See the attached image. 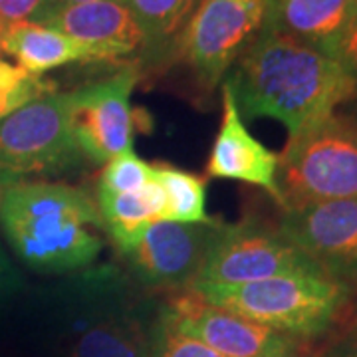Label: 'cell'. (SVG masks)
Here are the masks:
<instances>
[{
	"mask_svg": "<svg viewBox=\"0 0 357 357\" xmlns=\"http://www.w3.org/2000/svg\"><path fill=\"white\" fill-rule=\"evenodd\" d=\"M227 79L248 119H276L290 135L357 96L356 82L335 60L268 20Z\"/></svg>",
	"mask_w": 357,
	"mask_h": 357,
	"instance_id": "obj_1",
	"label": "cell"
},
{
	"mask_svg": "<svg viewBox=\"0 0 357 357\" xmlns=\"http://www.w3.org/2000/svg\"><path fill=\"white\" fill-rule=\"evenodd\" d=\"M0 227L26 266L40 272H77L91 266L105 230L88 192L48 181L0 189Z\"/></svg>",
	"mask_w": 357,
	"mask_h": 357,
	"instance_id": "obj_2",
	"label": "cell"
},
{
	"mask_svg": "<svg viewBox=\"0 0 357 357\" xmlns=\"http://www.w3.org/2000/svg\"><path fill=\"white\" fill-rule=\"evenodd\" d=\"M64 357H153L161 306L123 270L102 264L60 286Z\"/></svg>",
	"mask_w": 357,
	"mask_h": 357,
	"instance_id": "obj_3",
	"label": "cell"
},
{
	"mask_svg": "<svg viewBox=\"0 0 357 357\" xmlns=\"http://www.w3.org/2000/svg\"><path fill=\"white\" fill-rule=\"evenodd\" d=\"M192 294L300 342L332 330L349 302L351 288L316 268L286 272L236 288Z\"/></svg>",
	"mask_w": 357,
	"mask_h": 357,
	"instance_id": "obj_4",
	"label": "cell"
},
{
	"mask_svg": "<svg viewBox=\"0 0 357 357\" xmlns=\"http://www.w3.org/2000/svg\"><path fill=\"white\" fill-rule=\"evenodd\" d=\"M282 208L357 199V121L332 114L290 135L278 155Z\"/></svg>",
	"mask_w": 357,
	"mask_h": 357,
	"instance_id": "obj_5",
	"label": "cell"
},
{
	"mask_svg": "<svg viewBox=\"0 0 357 357\" xmlns=\"http://www.w3.org/2000/svg\"><path fill=\"white\" fill-rule=\"evenodd\" d=\"M68 93L50 91L0 119V189L82 165Z\"/></svg>",
	"mask_w": 357,
	"mask_h": 357,
	"instance_id": "obj_6",
	"label": "cell"
},
{
	"mask_svg": "<svg viewBox=\"0 0 357 357\" xmlns=\"http://www.w3.org/2000/svg\"><path fill=\"white\" fill-rule=\"evenodd\" d=\"M268 8L270 0H199L177 42V60L213 91L262 30Z\"/></svg>",
	"mask_w": 357,
	"mask_h": 357,
	"instance_id": "obj_7",
	"label": "cell"
},
{
	"mask_svg": "<svg viewBox=\"0 0 357 357\" xmlns=\"http://www.w3.org/2000/svg\"><path fill=\"white\" fill-rule=\"evenodd\" d=\"M316 268L280 229H272L258 220H243L236 225L222 222L197 280L187 292L236 288L286 272Z\"/></svg>",
	"mask_w": 357,
	"mask_h": 357,
	"instance_id": "obj_8",
	"label": "cell"
},
{
	"mask_svg": "<svg viewBox=\"0 0 357 357\" xmlns=\"http://www.w3.org/2000/svg\"><path fill=\"white\" fill-rule=\"evenodd\" d=\"M222 227L213 222H153L119 250L128 274L147 290H189Z\"/></svg>",
	"mask_w": 357,
	"mask_h": 357,
	"instance_id": "obj_9",
	"label": "cell"
},
{
	"mask_svg": "<svg viewBox=\"0 0 357 357\" xmlns=\"http://www.w3.org/2000/svg\"><path fill=\"white\" fill-rule=\"evenodd\" d=\"M141 77L139 64H129L102 82L68 91L77 147L91 163H107L133 149L135 117L131 93Z\"/></svg>",
	"mask_w": 357,
	"mask_h": 357,
	"instance_id": "obj_10",
	"label": "cell"
},
{
	"mask_svg": "<svg viewBox=\"0 0 357 357\" xmlns=\"http://www.w3.org/2000/svg\"><path fill=\"white\" fill-rule=\"evenodd\" d=\"M161 316L177 332L199 340L225 357H298L300 342L229 310L183 292L161 307Z\"/></svg>",
	"mask_w": 357,
	"mask_h": 357,
	"instance_id": "obj_11",
	"label": "cell"
},
{
	"mask_svg": "<svg viewBox=\"0 0 357 357\" xmlns=\"http://www.w3.org/2000/svg\"><path fill=\"white\" fill-rule=\"evenodd\" d=\"M278 229L321 272L347 288L357 286V199L284 211Z\"/></svg>",
	"mask_w": 357,
	"mask_h": 357,
	"instance_id": "obj_12",
	"label": "cell"
},
{
	"mask_svg": "<svg viewBox=\"0 0 357 357\" xmlns=\"http://www.w3.org/2000/svg\"><path fill=\"white\" fill-rule=\"evenodd\" d=\"M206 175L260 187L282 204L278 153L270 151L246 129L229 79L222 82V117L206 163Z\"/></svg>",
	"mask_w": 357,
	"mask_h": 357,
	"instance_id": "obj_13",
	"label": "cell"
},
{
	"mask_svg": "<svg viewBox=\"0 0 357 357\" xmlns=\"http://www.w3.org/2000/svg\"><path fill=\"white\" fill-rule=\"evenodd\" d=\"M40 24L52 26L84 44L96 62L121 60L143 46L139 26L123 0L74 4L50 14Z\"/></svg>",
	"mask_w": 357,
	"mask_h": 357,
	"instance_id": "obj_14",
	"label": "cell"
},
{
	"mask_svg": "<svg viewBox=\"0 0 357 357\" xmlns=\"http://www.w3.org/2000/svg\"><path fill=\"white\" fill-rule=\"evenodd\" d=\"M0 52L13 56L30 76H42L62 66L96 62L91 52L77 40L66 36L52 26L36 22H18L8 26L2 34Z\"/></svg>",
	"mask_w": 357,
	"mask_h": 357,
	"instance_id": "obj_15",
	"label": "cell"
},
{
	"mask_svg": "<svg viewBox=\"0 0 357 357\" xmlns=\"http://www.w3.org/2000/svg\"><path fill=\"white\" fill-rule=\"evenodd\" d=\"M356 0H270L268 22L330 56Z\"/></svg>",
	"mask_w": 357,
	"mask_h": 357,
	"instance_id": "obj_16",
	"label": "cell"
},
{
	"mask_svg": "<svg viewBox=\"0 0 357 357\" xmlns=\"http://www.w3.org/2000/svg\"><path fill=\"white\" fill-rule=\"evenodd\" d=\"M96 203L103 218L105 232L114 241L117 250L126 248L145 227L165 220L167 215V195L155 177L135 192L112 195L98 191Z\"/></svg>",
	"mask_w": 357,
	"mask_h": 357,
	"instance_id": "obj_17",
	"label": "cell"
},
{
	"mask_svg": "<svg viewBox=\"0 0 357 357\" xmlns=\"http://www.w3.org/2000/svg\"><path fill=\"white\" fill-rule=\"evenodd\" d=\"M143 34V60L161 66L175 56L177 42L199 0H123Z\"/></svg>",
	"mask_w": 357,
	"mask_h": 357,
	"instance_id": "obj_18",
	"label": "cell"
},
{
	"mask_svg": "<svg viewBox=\"0 0 357 357\" xmlns=\"http://www.w3.org/2000/svg\"><path fill=\"white\" fill-rule=\"evenodd\" d=\"M151 169L167 195V222L215 220L206 215V178L167 163H153Z\"/></svg>",
	"mask_w": 357,
	"mask_h": 357,
	"instance_id": "obj_19",
	"label": "cell"
},
{
	"mask_svg": "<svg viewBox=\"0 0 357 357\" xmlns=\"http://www.w3.org/2000/svg\"><path fill=\"white\" fill-rule=\"evenodd\" d=\"M151 177H153L151 165L143 161L133 149H129L105 163L100 175L98 191L112 192V195L135 192Z\"/></svg>",
	"mask_w": 357,
	"mask_h": 357,
	"instance_id": "obj_20",
	"label": "cell"
},
{
	"mask_svg": "<svg viewBox=\"0 0 357 357\" xmlns=\"http://www.w3.org/2000/svg\"><path fill=\"white\" fill-rule=\"evenodd\" d=\"M163 307V306H161ZM153 357H225L213 351L211 347L201 344L199 340H192L185 333L177 332L171 328L161 316L159 328H157V337H155Z\"/></svg>",
	"mask_w": 357,
	"mask_h": 357,
	"instance_id": "obj_21",
	"label": "cell"
},
{
	"mask_svg": "<svg viewBox=\"0 0 357 357\" xmlns=\"http://www.w3.org/2000/svg\"><path fill=\"white\" fill-rule=\"evenodd\" d=\"M54 91V84L38 76H30L20 86L13 89H0V119L20 109L26 103L34 102L40 96Z\"/></svg>",
	"mask_w": 357,
	"mask_h": 357,
	"instance_id": "obj_22",
	"label": "cell"
},
{
	"mask_svg": "<svg viewBox=\"0 0 357 357\" xmlns=\"http://www.w3.org/2000/svg\"><path fill=\"white\" fill-rule=\"evenodd\" d=\"M330 58L342 66V70L356 82L357 86V4L345 24L344 32L335 42Z\"/></svg>",
	"mask_w": 357,
	"mask_h": 357,
	"instance_id": "obj_23",
	"label": "cell"
},
{
	"mask_svg": "<svg viewBox=\"0 0 357 357\" xmlns=\"http://www.w3.org/2000/svg\"><path fill=\"white\" fill-rule=\"evenodd\" d=\"M48 0H0V26L6 30L18 22H36Z\"/></svg>",
	"mask_w": 357,
	"mask_h": 357,
	"instance_id": "obj_24",
	"label": "cell"
},
{
	"mask_svg": "<svg viewBox=\"0 0 357 357\" xmlns=\"http://www.w3.org/2000/svg\"><path fill=\"white\" fill-rule=\"evenodd\" d=\"M20 288V276L16 274L10 258L6 256L2 244H0V304L8 300L16 290Z\"/></svg>",
	"mask_w": 357,
	"mask_h": 357,
	"instance_id": "obj_25",
	"label": "cell"
},
{
	"mask_svg": "<svg viewBox=\"0 0 357 357\" xmlns=\"http://www.w3.org/2000/svg\"><path fill=\"white\" fill-rule=\"evenodd\" d=\"M30 74H26L20 66L8 64L6 60L0 58V89H13L26 82Z\"/></svg>",
	"mask_w": 357,
	"mask_h": 357,
	"instance_id": "obj_26",
	"label": "cell"
},
{
	"mask_svg": "<svg viewBox=\"0 0 357 357\" xmlns=\"http://www.w3.org/2000/svg\"><path fill=\"white\" fill-rule=\"evenodd\" d=\"M321 357H357V333H349L335 342Z\"/></svg>",
	"mask_w": 357,
	"mask_h": 357,
	"instance_id": "obj_27",
	"label": "cell"
},
{
	"mask_svg": "<svg viewBox=\"0 0 357 357\" xmlns=\"http://www.w3.org/2000/svg\"><path fill=\"white\" fill-rule=\"evenodd\" d=\"M84 2H96V0H48V4H46V8H44V13L40 16L36 22H42L44 18H48L50 14L58 13V10H62V8H68V6H74V4H84Z\"/></svg>",
	"mask_w": 357,
	"mask_h": 357,
	"instance_id": "obj_28",
	"label": "cell"
},
{
	"mask_svg": "<svg viewBox=\"0 0 357 357\" xmlns=\"http://www.w3.org/2000/svg\"><path fill=\"white\" fill-rule=\"evenodd\" d=\"M2 34H4V30H2V26H0V42H2ZM2 54V52H0Z\"/></svg>",
	"mask_w": 357,
	"mask_h": 357,
	"instance_id": "obj_29",
	"label": "cell"
},
{
	"mask_svg": "<svg viewBox=\"0 0 357 357\" xmlns=\"http://www.w3.org/2000/svg\"><path fill=\"white\" fill-rule=\"evenodd\" d=\"M351 117H354V115H351ZM354 119H356V121H357V115H356V117H354Z\"/></svg>",
	"mask_w": 357,
	"mask_h": 357,
	"instance_id": "obj_30",
	"label": "cell"
},
{
	"mask_svg": "<svg viewBox=\"0 0 357 357\" xmlns=\"http://www.w3.org/2000/svg\"><path fill=\"white\" fill-rule=\"evenodd\" d=\"M356 2H357V0H356Z\"/></svg>",
	"mask_w": 357,
	"mask_h": 357,
	"instance_id": "obj_31",
	"label": "cell"
}]
</instances>
